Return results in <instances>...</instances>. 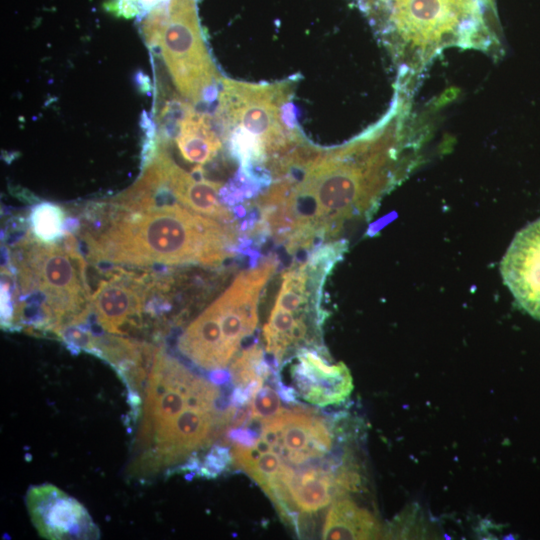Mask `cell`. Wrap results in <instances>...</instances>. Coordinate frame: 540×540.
<instances>
[{"label":"cell","mask_w":540,"mask_h":540,"mask_svg":"<svg viewBox=\"0 0 540 540\" xmlns=\"http://www.w3.org/2000/svg\"><path fill=\"white\" fill-rule=\"evenodd\" d=\"M414 92L397 84L386 114L342 145H299L255 200L257 231L293 255L337 241L348 223L370 217L421 158L428 131Z\"/></svg>","instance_id":"obj_1"},{"label":"cell","mask_w":540,"mask_h":540,"mask_svg":"<svg viewBox=\"0 0 540 540\" xmlns=\"http://www.w3.org/2000/svg\"><path fill=\"white\" fill-rule=\"evenodd\" d=\"M118 209L105 228L86 234L93 262L147 266H219L240 246L237 224L196 213L181 204L159 205L153 197Z\"/></svg>","instance_id":"obj_2"},{"label":"cell","mask_w":540,"mask_h":540,"mask_svg":"<svg viewBox=\"0 0 540 540\" xmlns=\"http://www.w3.org/2000/svg\"><path fill=\"white\" fill-rule=\"evenodd\" d=\"M220 390L177 360L154 351L137 437L135 472H153L208 445L223 424Z\"/></svg>","instance_id":"obj_3"},{"label":"cell","mask_w":540,"mask_h":540,"mask_svg":"<svg viewBox=\"0 0 540 540\" xmlns=\"http://www.w3.org/2000/svg\"><path fill=\"white\" fill-rule=\"evenodd\" d=\"M392 57L428 67L449 48L485 50L500 33L496 0H353Z\"/></svg>","instance_id":"obj_4"},{"label":"cell","mask_w":540,"mask_h":540,"mask_svg":"<svg viewBox=\"0 0 540 540\" xmlns=\"http://www.w3.org/2000/svg\"><path fill=\"white\" fill-rule=\"evenodd\" d=\"M217 118L244 176L270 168L306 139L292 114L291 84L249 83L223 78Z\"/></svg>","instance_id":"obj_5"},{"label":"cell","mask_w":540,"mask_h":540,"mask_svg":"<svg viewBox=\"0 0 540 540\" xmlns=\"http://www.w3.org/2000/svg\"><path fill=\"white\" fill-rule=\"evenodd\" d=\"M346 246L343 240L323 244L282 274L275 303L263 327L265 350L275 367L302 349L318 348L325 320L321 308L325 279Z\"/></svg>","instance_id":"obj_6"},{"label":"cell","mask_w":540,"mask_h":540,"mask_svg":"<svg viewBox=\"0 0 540 540\" xmlns=\"http://www.w3.org/2000/svg\"><path fill=\"white\" fill-rule=\"evenodd\" d=\"M278 261L267 257L241 271L229 287L194 319L178 341L180 353L196 366L221 370L255 330L261 293Z\"/></svg>","instance_id":"obj_7"},{"label":"cell","mask_w":540,"mask_h":540,"mask_svg":"<svg viewBox=\"0 0 540 540\" xmlns=\"http://www.w3.org/2000/svg\"><path fill=\"white\" fill-rule=\"evenodd\" d=\"M18 282L25 295H36L55 333L83 322L91 308L84 262L71 244L28 238L15 254Z\"/></svg>","instance_id":"obj_8"},{"label":"cell","mask_w":540,"mask_h":540,"mask_svg":"<svg viewBox=\"0 0 540 540\" xmlns=\"http://www.w3.org/2000/svg\"><path fill=\"white\" fill-rule=\"evenodd\" d=\"M148 46L161 51L178 91L193 103L211 98L222 80L207 49L196 0H169L142 22Z\"/></svg>","instance_id":"obj_9"},{"label":"cell","mask_w":540,"mask_h":540,"mask_svg":"<svg viewBox=\"0 0 540 540\" xmlns=\"http://www.w3.org/2000/svg\"><path fill=\"white\" fill-rule=\"evenodd\" d=\"M26 507L38 534L48 540L98 539L100 532L87 509L52 484L31 486Z\"/></svg>","instance_id":"obj_10"},{"label":"cell","mask_w":540,"mask_h":540,"mask_svg":"<svg viewBox=\"0 0 540 540\" xmlns=\"http://www.w3.org/2000/svg\"><path fill=\"white\" fill-rule=\"evenodd\" d=\"M500 272L519 306L540 320V219L517 232Z\"/></svg>","instance_id":"obj_11"},{"label":"cell","mask_w":540,"mask_h":540,"mask_svg":"<svg viewBox=\"0 0 540 540\" xmlns=\"http://www.w3.org/2000/svg\"><path fill=\"white\" fill-rule=\"evenodd\" d=\"M290 376V388L294 394L319 407L339 404L353 390L348 367L342 362L330 364L313 348H305L295 354Z\"/></svg>","instance_id":"obj_12"},{"label":"cell","mask_w":540,"mask_h":540,"mask_svg":"<svg viewBox=\"0 0 540 540\" xmlns=\"http://www.w3.org/2000/svg\"><path fill=\"white\" fill-rule=\"evenodd\" d=\"M160 186L182 206L227 224H237L234 213L222 203L219 182L197 178L160 152L150 163Z\"/></svg>","instance_id":"obj_13"},{"label":"cell","mask_w":540,"mask_h":540,"mask_svg":"<svg viewBox=\"0 0 540 540\" xmlns=\"http://www.w3.org/2000/svg\"><path fill=\"white\" fill-rule=\"evenodd\" d=\"M143 291L135 279L114 275L102 280L91 296V308L100 326L112 334H123L143 303Z\"/></svg>","instance_id":"obj_14"},{"label":"cell","mask_w":540,"mask_h":540,"mask_svg":"<svg viewBox=\"0 0 540 540\" xmlns=\"http://www.w3.org/2000/svg\"><path fill=\"white\" fill-rule=\"evenodd\" d=\"M176 143L182 157L198 168L210 162L222 148L211 119L188 106L178 124Z\"/></svg>","instance_id":"obj_15"},{"label":"cell","mask_w":540,"mask_h":540,"mask_svg":"<svg viewBox=\"0 0 540 540\" xmlns=\"http://www.w3.org/2000/svg\"><path fill=\"white\" fill-rule=\"evenodd\" d=\"M379 532V523L369 511L341 496L336 498L328 509L322 538L373 539Z\"/></svg>","instance_id":"obj_16"},{"label":"cell","mask_w":540,"mask_h":540,"mask_svg":"<svg viewBox=\"0 0 540 540\" xmlns=\"http://www.w3.org/2000/svg\"><path fill=\"white\" fill-rule=\"evenodd\" d=\"M30 224L34 238L44 243H53L63 234L65 213L60 206L43 202L33 208Z\"/></svg>","instance_id":"obj_17"},{"label":"cell","mask_w":540,"mask_h":540,"mask_svg":"<svg viewBox=\"0 0 540 540\" xmlns=\"http://www.w3.org/2000/svg\"><path fill=\"white\" fill-rule=\"evenodd\" d=\"M281 400L278 390L270 385H263L248 402L249 422L260 421L276 415L282 409Z\"/></svg>","instance_id":"obj_18"}]
</instances>
